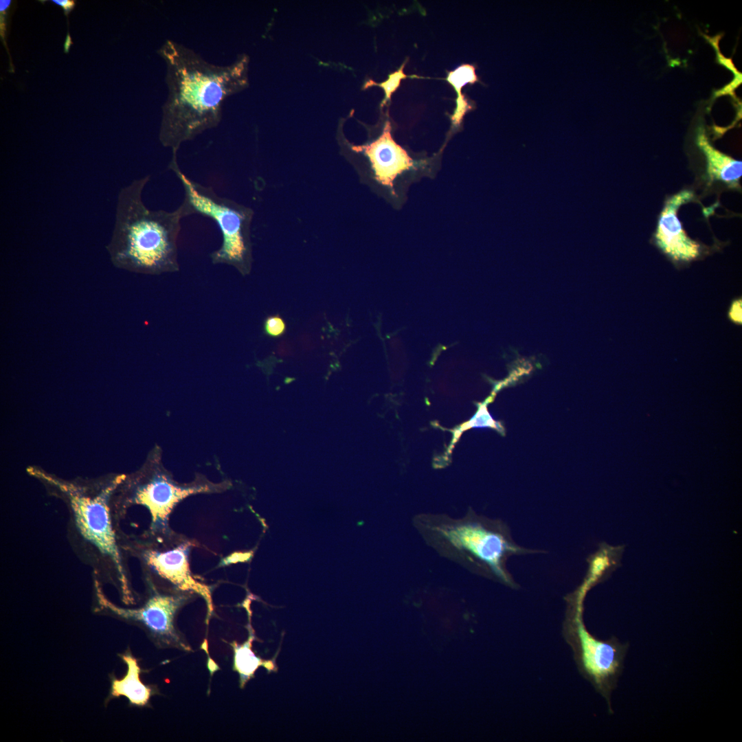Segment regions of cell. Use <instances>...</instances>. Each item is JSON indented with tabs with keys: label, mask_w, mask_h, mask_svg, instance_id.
<instances>
[{
	"label": "cell",
	"mask_w": 742,
	"mask_h": 742,
	"mask_svg": "<svg viewBox=\"0 0 742 742\" xmlns=\"http://www.w3.org/2000/svg\"><path fill=\"white\" fill-rule=\"evenodd\" d=\"M52 2L61 6L65 14H67L75 6V2L70 0H52Z\"/></svg>",
	"instance_id": "cell-21"
},
{
	"label": "cell",
	"mask_w": 742,
	"mask_h": 742,
	"mask_svg": "<svg viewBox=\"0 0 742 742\" xmlns=\"http://www.w3.org/2000/svg\"><path fill=\"white\" fill-rule=\"evenodd\" d=\"M697 144L706 159V170L710 182L716 180L732 188L739 187L742 175V163L717 150L708 142L705 134L699 131Z\"/></svg>",
	"instance_id": "cell-12"
},
{
	"label": "cell",
	"mask_w": 742,
	"mask_h": 742,
	"mask_svg": "<svg viewBox=\"0 0 742 742\" xmlns=\"http://www.w3.org/2000/svg\"><path fill=\"white\" fill-rule=\"evenodd\" d=\"M351 148L367 158L372 179L385 190L396 207L406 202L411 185L425 177L434 178L440 170L436 157L415 158L398 144L392 136L388 120L376 139Z\"/></svg>",
	"instance_id": "cell-8"
},
{
	"label": "cell",
	"mask_w": 742,
	"mask_h": 742,
	"mask_svg": "<svg viewBox=\"0 0 742 742\" xmlns=\"http://www.w3.org/2000/svg\"><path fill=\"white\" fill-rule=\"evenodd\" d=\"M249 627V636L247 641L240 645L236 641L229 643L234 650V670L240 675L241 687L253 677L259 666H263L269 671L276 668L273 661L263 660L254 654L251 649V643L255 637L250 625Z\"/></svg>",
	"instance_id": "cell-15"
},
{
	"label": "cell",
	"mask_w": 742,
	"mask_h": 742,
	"mask_svg": "<svg viewBox=\"0 0 742 742\" xmlns=\"http://www.w3.org/2000/svg\"><path fill=\"white\" fill-rule=\"evenodd\" d=\"M11 1L10 0H1L0 1V10L1 12L5 11L10 5Z\"/></svg>",
	"instance_id": "cell-22"
},
{
	"label": "cell",
	"mask_w": 742,
	"mask_h": 742,
	"mask_svg": "<svg viewBox=\"0 0 742 742\" xmlns=\"http://www.w3.org/2000/svg\"><path fill=\"white\" fill-rule=\"evenodd\" d=\"M121 657L127 665V672L121 679L113 680L111 695L124 696L131 704L136 706L146 705L150 698L152 689L142 682L139 677L141 669L136 658L130 653Z\"/></svg>",
	"instance_id": "cell-14"
},
{
	"label": "cell",
	"mask_w": 742,
	"mask_h": 742,
	"mask_svg": "<svg viewBox=\"0 0 742 742\" xmlns=\"http://www.w3.org/2000/svg\"><path fill=\"white\" fill-rule=\"evenodd\" d=\"M27 472L67 502L82 537L112 561L122 583L126 585L110 510L113 495L126 475H111L91 480H66L37 466H29Z\"/></svg>",
	"instance_id": "cell-4"
},
{
	"label": "cell",
	"mask_w": 742,
	"mask_h": 742,
	"mask_svg": "<svg viewBox=\"0 0 742 742\" xmlns=\"http://www.w3.org/2000/svg\"><path fill=\"white\" fill-rule=\"evenodd\" d=\"M192 546L187 541L164 551L146 549L142 556L147 567L162 578L182 591L201 595L206 602L210 617L213 611L211 589L194 578L189 566V554Z\"/></svg>",
	"instance_id": "cell-11"
},
{
	"label": "cell",
	"mask_w": 742,
	"mask_h": 742,
	"mask_svg": "<svg viewBox=\"0 0 742 742\" xmlns=\"http://www.w3.org/2000/svg\"><path fill=\"white\" fill-rule=\"evenodd\" d=\"M169 168L180 181L183 201L190 214H201L214 220L222 236L220 247L210 254L214 265H227L244 272L248 269L249 245L247 228L250 212L233 201L216 194L210 186L189 178L180 169L177 153H172Z\"/></svg>",
	"instance_id": "cell-5"
},
{
	"label": "cell",
	"mask_w": 742,
	"mask_h": 742,
	"mask_svg": "<svg viewBox=\"0 0 742 742\" xmlns=\"http://www.w3.org/2000/svg\"><path fill=\"white\" fill-rule=\"evenodd\" d=\"M158 53L166 63L168 87L159 139L177 153L182 144L220 124L225 100L247 85L249 60L243 55L229 65H215L169 39Z\"/></svg>",
	"instance_id": "cell-1"
},
{
	"label": "cell",
	"mask_w": 742,
	"mask_h": 742,
	"mask_svg": "<svg viewBox=\"0 0 742 742\" xmlns=\"http://www.w3.org/2000/svg\"><path fill=\"white\" fill-rule=\"evenodd\" d=\"M253 554L254 552L252 550L248 552H235L223 559L218 566H225L238 562L249 561L253 557Z\"/></svg>",
	"instance_id": "cell-19"
},
{
	"label": "cell",
	"mask_w": 742,
	"mask_h": 742,
	"mask_svg": "<svg viewBox=\"0 0 742 742\" xmlns=\"http://www.w3.org/2000/svg\"><path fill=\"white\" fill-rule=\"evenodd\" d=\"M565 602L563 638L572 650L580 673L605 699L612 713L611 697L622 673L629 644L615 636L607 640L596 638L584 623V604Z\"/></svg>",
	"instance_id": "cell-7"
},
{
	"label": "cell",
	"mask_w": 742,
	"mask_h": 742,
	"mask_svg": "<svg viewBox=\"0 0 742 742\" xmlns=\"http://www.w3.org/2000/svg\"><path fill=\"white\" fill-rule=\"evenodd\" d=\"M416 519L418 531L436 551L473 573L512 589L519 586L508 570V559L541 552L516 543L508 526L501 519L473 511L459 519L424 516Z\"/></svg>",
	"instance_id": "cell-3"
},
{
	"label": "cell",
	"mask_w": 742,
	"mask_h": 742,
	"mask_svg": "<svg viewBox=\"0 0 742 742\" xmlns=\"http://www.w3.org/2000/svg\"><path fill=\"white\" fill-rule=\"evenodd\" d=\"M623 551V546L600 545L597 552L588 557V571L577 588L587 594L593 587L605 581L619 566Z\"/></svg>",
	"instance_id": "cell-13"
},
{
	"label": "cell",
	"mask_w": 742,
	"mask_h": 742,
	"mask_svg": "<svg viewBox=\"0 0 742 742\" xmlns=\"http://www.w3.org/2000/svg\"><path fill=\"white\" fill-rule=\"evenodd\" d=\"M265 333L271 337H278L284 334L286 325L282 318L278 315L269 316L264 322Z\"/></svg>",
	"instance_id": "cell-18"
},
{
	"label": "cell",
	"mask_w": 742,
	"mask_h": 742,
	"mask_svg": "<svg viewBox=\"0 0 742 742\" xmlns=\"http://www.w3.org/2000/svg\"><path fill=\"white\" fill-rule=\"evenodd\" d=\"M100 602L118 616L139 622L164 645L190 651L175 627V617L188 597L186 594H164L157 592L139 609H123L109 603L98 594Z\"/></svg>",
	"instance_id": "cell-9"
},
{
	"label": "cell",
	"mask_w": 742,
	"mask_h": 742,
	"mask_svg": "<svg viewBox=\"0 0 742 742\" xmlns=\"http://www.w3.org/2000/svg\"><path fill=\"white\" fill-rule=\"evenodd\" d=\"M149 180L150 175H145L120 190L106 249L113 265L119 269L147 275L175 273L180 268L181 222L190 212L184 201L171 211L149 209L143 201Z\"/></svg>",
	"instance_id": "cell-2"
},
{
	"label": "cell",
	"mask_w": 742,
	"mask_h": 742,
	"mask_svg": "<svg viewBox=\"0 0 742 742\" xmlns=\"http://www.w3.org/2000/svg\"><path fill=\"white\" fill-rule=\"evenodd\" d=\"M728 318L734 324H741V299L732 301L728 313Z\"/></svg>",
	"instance_id": "cell-20"
},
{
	"label": "cell",
	"mask_w": 742,
	"mask_h": 742,
	"mask_svg": "<svg viewBox=\"0 0 742 742\" xmlns=\"http://www.w3.org/2000/svg\"><path fill=\"white\" fill-rule=\"evenodd\" d=\"M693 192L684 190L668 198L654 234L656 246L675 263H688L701 255L702 246L690 238L677 217L679 207L693 199Z\"/></svg>",
	"instance_id": "cell-10"
},
{
	"label": "cell",
	"mask_w": 742,
	"mask_h": 742,
	"mask_svg": "<svg viewBox=\"0 0 742 742\" xmlns=\"http://www.w3.org/2000/svg\"><path fill=\"white\" fill-rule=\"evenodd\" d=\"M446 80L454 88L458 94L462 96V87L467 84H473L478 81L473 65L463 64L453 71H449Z\"/></svg>",
	"instance_id": "cell-16"
},
{
	"label": "cell",
	"mask_w": 742,
	"mask_h": 742,
	"mask_svg": "<svg viewBox=\"0 0 742 742\" xmlns=\"http://www.w3.org/2000/svg\"><path fill=\"white\" fill-rule=\"evenodd\" d=\"M405 65V62L403 63V64L399 67L397 71L390 74L388 75V78L383 82L377 83L372 80H368L365 82L363 85V89H367L372 86H378L383 89L385 93V97L381 102V106L385 105L386 102L391 99L392 93L400 86L401 80L409 77L406 75L403 71Z\"/></svg>",
	"instance_id": "cell-17"
},
{
	"label": "cell",
	"mask_w": 742,
	"mask_h": 742,
	"mask_svg": "<svg viewBox=\"0 0 742 742\" xmlns=\"http://www.w3.org/2000/svg\"><path fill=\"white\" fill-rule=\"evenodd\" d=\"M228 483L213 484L199 478L188 484L176 482L161 463V451L155 447L141 469L125 476L117 488L124 506H145L151 516L150 530L167 532L170 514L176 505L189 495L224 491Z\"/></svg>",
	"instance_id": "cell-6"
}]
</instances>
